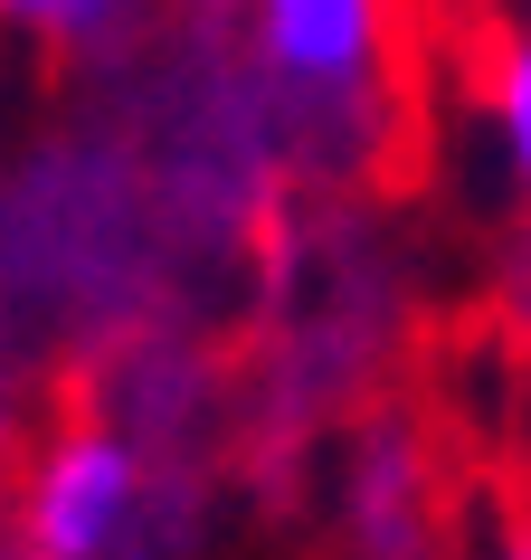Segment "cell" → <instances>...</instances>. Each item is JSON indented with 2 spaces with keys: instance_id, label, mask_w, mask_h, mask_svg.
Wrapping results in <instances>:
<instances>
[{
  "instance_id": "cell-1",
  "label": "cell",
  "mask_w": 531,
  "mask_h": 560,
  "mask_svg": "<svg viewBox=\"0 0 531 560\" xmlns=\"http://www.w3.org/2000/svg\"><path fill=\"white\" fill-rule=\"evenodd\" d=\"M152 513V456L105 418H76L30 456L20 485V551L30 560H123Z\"/></svg>"
},
{
  "instance_id": "cell-2",
  "label": "cell",
  "mask_w": 531,
  "mask_h": 560,
  "mask_svg": "<svg viewBox=\"0 0 531 560\" xmlns=\"http://www.w3.org/2000/svg\"><path fill=\"white\" fill-rule=\"evenodd\" d=\"M257 67L285 95L314 105H352L389 58V0H237Z\"/></svg>"
},
{
  "instance_id": "cell-3",
  "label": "cell",
  "mask_w": 531,
  "mask_h": 560,
  "mask_svg": "<svg viewBox=\"0 0 531 560\" xmlns=\"http://www.w3.org/2000/svg\"><path fill=\"white\" fill-rule=\"evenodd\" d=\"M133 0H0V30H20V38H95V30H115Z\"/></svg>"
},
{
  "instance_id": "cell-4",
  "label": "cell",
  "mask_w": 531,
  "mask_h": 560,
  "mask_svg": "<svg viewBox=\"0 0 531 560\" xmlns=\"http://www.w3.org/2000/svg\"><path fill=\"white\" fill-rule=\"evenodd\" d=\"M494 124H503V152H512V172H522V152H531V58L522 48H503L494 58Z\"/></svg>"
},
{
  "instance_id": "cell-5",
  "label": "cell",
  "mask_w": 531,
  "mask_h": 560,
  "mask_svg": "<svg viewBox=\"0 0 531 560\" xmlns=\"http://www.w3.org/2000/svg\"><path fill=\"white\" fill-rule=\"evenodd\" d=\"M10 418H20V389H10V342H0V446H10Z\"/></svg>"
},
{
  "instance_id": "cell-6",
  "label": "cell",
  "mask_w": 531,
  "mask_h": 560,
  "mask_svg": "<svg viewBox=\"0 0 531 560\" xmlns=\"http://www.w3.org/2000/svg\"><path fill=\"white\" fill-rule=\"evenodd\" d=\"M190 10H237V0H190Z\"/></svg>"
}]
</instances>
